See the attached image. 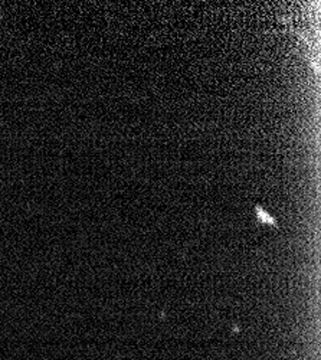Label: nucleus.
Instances as JSON below:
<instances>
[{"instance_id": "f257e3e1", "label": "nucleus", "mask_w": 321, "mask_h": 360, "mask_svg": "<svg viewBox=\"0 0 321 360\" xmlns=\"http://www.w3.org/2000/svg\"><path fill=\"white\" fill-rule=\"evenodd\" d=\"M256 217H258V219L262 222V224H268V225H273V226H277V221L274 219V218H271L270 217V214H267L264 209H261L259 206L256 207Z\"/></svg>"}]
</instances>
